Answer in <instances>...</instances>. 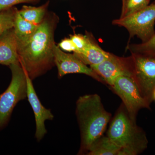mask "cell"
Returning a JSON list of instances; mask_svg holds the SVG:
<instances>
[{"label": "cell", "instance_id": "15", "mask_svg": "<svg viewBox=\"0 0 155 155\" xmlns=\"http://www.w3.org/2000/svg\"><path fill=\"white\" fill-rule=\"evenodd\" d=\"M49 1L38 7L24 5L19 10L21 17L31 23L36 25L41 24L48 13Z\"/></svg>", "mask_w": 155, "mask_h": 155}, {"label": "cell", "instance_id": "14", "mask_svg": "<svg viewBox=\"0 0 155 155\" xmlns=\"http://www.w3.org/2000/svg\"><path fill=\"white\" fill-rule=\"evenodd\" d=\"M121 149L107 136L103 135L92 144L86 155H119Z\"/></svg>", "mask_w": 155, "mask_h": 155}, {"label": "cell", "instance_id": "1", "mask_svg": "<svg viewBox=\"0 0 155 155\" xmlns=\"http://www.w3.org/2000/svg\"><path fill=\"white\" fill-rule=\"evenodd\" d=\"M59 18L53 12L44 20L29 40L17 45L19 63L32 80L45 74L55 66L54 35Z\"/></svg>", "mask_w": 155, "mask_h": 155}, {"label": "cell", "instance_id": "11", "mask_svg": "<svg viewBox=\"0 0 155 155\" xmlns=\"http://www.w3.org/2000/svg\"><path fill=\"white\" fill-rule=\"evenodd\" d=\"M19 63L17 39L14 28L0 37V64L10 66Z\"/></svg>", "mask_w": 155, "mask_h": 155}, {"label": "cell", "instance_id": "9", "mask_svg": "<svg viewBox=\"0 0 155 155\" xmlns=\"http://www.w3.org/2000/svg\"><path fill=\"white\" fill-rule=\"evenodd\" d=\"M53 49L54 62L58 69L59 78L67 74L79 73L88 75L100 82L104 83L101 78L91 67L84 64L74 54L64 52L56 44L54 45Z\"/></svg>", "mask_w": 155, "mask_h": 155}, {"label": "cell", "instance_id": "10", "mask_svg": "<svg viewBox=\"0 0 155 155\" xmlns=\"http://www.w3.org/2000/svg\"><path fill=\"white\" fill-rule=\"evenodd\" d=\"M26 75L27 85V97L34 114L36 123L35 137L37 140L39 142L47 133L45 122L46 120H53L54 116L51 110L47 109L42 104L34 87L32 80L26 73Z\"/></svg>", "mask_w": 155, "mask_h": 155}, {"label": "cell", "instance_id": "5", "mask_svg": "<svg viewBox=\"0 0 155 155\" xmlns=\"http://www.w3.org/2000/svg\"><path fill=\"white\" fill-rule=\"evenodd\" d=\"M155 22V2L127 17L115 19L113 23L126 28L130 38L137 36L144 42L154 35Z\"/></svg>", "mask_w": 155, "mask_h": 155}, {"label": "cell", "instance_id": "6", "mask_svg": "<svg viewBox=\"0 0 155 155\" xmlns=\"http://www.w3.org/2000/svg\"><path fill=\"white\" fill-rule=\"evenodd\" d=\"M110 87L122 100L132 120L136 121L137 115L140 109H150V103L142 95L133 78L126 75L119 76Z\"/></svg>", "mask_w": 155, "mask_h": 155}, {"label": "cell", "instance_id": "17", "mask_svg": "<svg viewBox=\"0 0 155 155\" xmlns=\"http://www.w3.org/2000/svg\"><path fill=\"white\" fill-rule=\"evenodd\" d=\"M17 10L13 7L0 12V37L6 31L14 28Z\"/></svg>", "mask_w": 155, "mask_h": 155}, {"label": "cell", "instance_id": "20", "mask_svg": "<svg viewBox=\"0 0 155 155\" xmlns=\"http://www.w3.org/2000/svg\"><path fill=\"white\" fill-rule=\"evenodd\" d=\"M39 0H0V12L21 3H35Z\"/></svg>", "mask_w": 155, "mask_h": 155}, {"label": "cell", "instance_id": "18", "mask_svg": "<svg viewBox=\"0 0 155 155\" xmlns=\"http://www.w3.org/2000/svg\"><path fill=\"white\" fill-rule=\"evenodd\" d=\"M127 49L131 53L148 54L155 55V33L147 41L139 44L128 45Z\"/></svg>", "mask_w": 155, "mask_h": 155}, {"label": "cell", "instance_id": "12", "mask_svg": "<svg viewBox=\"0 0 155 155\" xmlns=\"http://www.w3.org/2000/svg\"><path fill=\"white\" fill-rule=\"evenodd\" d=\"M110 54L100 47L90 34L88 43L85 48L79 52L73 53L84 64L90 66L101 63L109 57Z\"/></svg>", "mask_w": 155, "mask_h": 155}, {"label": "cell", "instance_id": "19", "mask_svg": "<svg viewBox=\"0 0 155 155\" xmlns=\"http://www.w3.org/2000/svg\"><path fill=\"white\" fill-rule=\"evenodd\" d=\"M89 35V33L87 32L84 35L76 34L70 35V38L75 45L76 48V51L74 53L81 51L85 48L88 43Z\"/></svg>", "mask_w": 155, "mask_h": 155}, {"label": "cell", "instance_id": "22", "mask_svg": "<svg viewBox=\"0 0 155 155\" xmlns=\"http://www.w3.org/2000/svg\"><path fill=\"white\" fill-rule=\"evenodd\" d=\"M153 100H154L155 101V88L153 91L152 94Z\"/></svg>", "mask_w": 155, "mask_h": 155}, {"label": "cell", "instance_id": "16", "mask_svg": "<svg viewBox=\"0 0 155 155\" xmlns=\"http://www.w3.org/2000/svg\"><path fill=\"white\" fill-rule=\"evenodd\" d=\"M150 0H122V13L120 18H124L148 5Z\"/></svg>", "mask_w": 155, "mask_h": 155}, {"label": "cell", "instance_id": "21", "mask_svg": "<svg viewBox=\"0 0 155 155\" xmlns=\"http://www.w3.org/2000/svg\"><path fill=\"white\" fill-rule=\"evenodd\" d=\"M58 46L61 49L62 51H65L73 52V53L76 51V48L75 45L73 43L71 38H66L62 40L59 43Z\"/></svg>", "mask_w": 155, "mask_h": 155}, {"label": "cell", "instance_id": "4", "mask_svg": "<svg viewBox=\"0 0 155 155\" xmlns=\"http://www.w3.org/2000/svg\"><path fill=\"white\" fill-rule=\"evenodd\" d=\"M12 78L9 86L0 94V131L8 124L17 103L27 97L26 73L20 63L9 66Z\"/></svg>", "mask_w": 155, "mask_h": 155}, {"label": "cell", "instance_id": "7", "mask_svg": "<svg viewBox=\"0 0 155 155\" xmlns=\"http://www.w3.org/2000/svg\"><path fill=\"white\" fill-rule=\"evenodd\" d=\"M131 54L133 66L132 78L142 95L150 103L155 88V55Z\"/></svg>", "mask_w": 155, "mask_h": 155}, {"label": "cell", "instance_id": "3", "mask_svg": "<svg viewBox=\"0 0 155 155\" xmlns=\"http://www.w3.org/2000/svg\"><path fill=\"white\" fill-rule=\"evenodd\" d=\"M107 136L121 148L119 155H138L148 144L144 131L131 119L123 105L111 121Z\"/></svg>", "mask_w": 155, "mask_h": 155}, {"label": "cell", "instance_id": "2", "mask_svg": "<svg viewBox=\"0 0 155 155\" xmlns=\"http://www.w3.org/2000/svg\"><path fill=\"white\" fill-rule=\"evenodd\" d=\"M75 114L81 134L78 154L86 155L92 144L104 134L111 114L105 109L97 94L79 97L76 101Z\"/></svg>", "mask_w": 155, "mask_h": 155}, {"label": "cell", "instance_id": "8", "mask_svg": "<svg viewBox=\"0 0 155 155\" xmlns=\"http://www.w3.org/2000/svg\"><path fill=\"white\" fill-rule=\"evenodd\" d=\"M90 67L101 78L105 84L110 87L119 76L126 75L132 77L133 76V61L131 56L126 58L120 57L110 53L109 57L104 61Z\"/></svg>", "mask_w": 155, "mask_h": 155}, {"label": "cell", "instance_id": "13", "mask_svg": "<svg viewBox=\"0 0 155 155\" xmlns=\"http://www.w3.org/2000/svg\"><path fill=\"white\" fill-rule=\"evenodd\" d=\"M38 25L31 23L23 19L17 9L14 26L17 45L23 44L28 41L36 31Z\"/></svg>", "mask_w": 155, "mask_h": 155}]
</instances>
